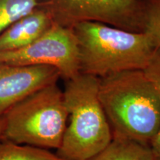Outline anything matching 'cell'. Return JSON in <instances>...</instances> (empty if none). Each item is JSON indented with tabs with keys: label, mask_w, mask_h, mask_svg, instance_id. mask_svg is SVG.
<instances>
[{
	"label": "cell",
	"mask_w": 160,
	"mask_h": 160,
	"mask_svg": "<svg viewBox=\"0 0 160 160\" xmlns=\"http://www.w3.org/2000/svg\"><path fill=\"white\" fill-rule=\"evenodd\" d=\"M99 96L113 138L151 145L160 131V93L145 71L101 78Z\"/></svg>",
	"instance_id": "1"
},
{
	"label": "cell",
	"mask_w": 160,
	"mask_h": 160,
	"mask_svg": "<svg viewBox=\"0 0 160 160\" xmlns=\"http://www.w3.org/2000/svg\"><path fill=\"white\" fill-rule=\"evenodd\" d=\"M79 51V73L99 79L120 72L145 70L154 48L142 33L96 22L73 27Z\"/></svg>",
	"instance_id": "2"
},
{
	"label": "cell",
	"mask_w": 160,
	"mask_h": 160,
	"mask_svg": "<svg viewBox=\"0 0 160 160\" xmlns=\"http://www.w3.org/2000/svg\"><path fill=\"white\" fill-rule=\"evenodd\" d=\"M99 78L79 73L65 81L64 97L69 113L61 147L57 154L64 160H90L113 140L108 120L99 96Z\"/></svg>",
	"instance_id": "3"
},
{
	"label": "cell",
	"mask_w": 160,
	"mask_h": 160,
	"mask_svg": "<svg viewBox=\"0 0 160 160\" xmlns=\"http://www.w3.org/2000/svg\"><path fill=\"white\" fill-rule=\"evenodd\" d=\"M2 140L43 149L61 147L69 113L57 83L38 90L5 114Z\"/></svg>",
	"instance_id": "4"
},
{
	"label": "cell",
	"mask_w": 160,
	"mask_h": 160,
	"mask_svg": "<svg viewBox=\"0 0 160 160\" xmlns=\"http://www.w3.org/2000/svg\"><path fill=\"white\" fill-rule=\"evenodd\" d=\"M55 23L73 28L84 22L106 24L128 31L142 33L139 0H40Z\"/></svg>",
	"instance_id": "5"
},
{
	"label": "cell",
	"mask_w": 160,
	"mask_h": 160,
	"mask_svg": "<svg viewBox=\"0 0 160 160\" xmlns=\"http://www.w3.org/2000/svg\"><path fill=\"white\" fill-rule=\"evenodd\" d=\"M0 63L13 66H51L68 81L79 74V51L73 28L55 24L24 48L0 53Z\"/></svg>",
	"instance_id": "6"
},
{
	"label": "cell",
	"mask_w": 160,
	"mask_h": 160,
	"mask_svg": "<svg viewBox=\"0 0 160 160\" xmlns=\"http://www.w3.org/2000/svg\"><path fill=\"white\" fill-rule=\"evenodd\" d=\"M59 78V71L51 66L0 63V117L38 90L57 83Z\"/></svg>",
	"instance_id": "7"
},
{
	"label": "cell",
	"mask_w": 160,
	"mask_h": 160,
	"mask_svg": "<svg viewBox=\"0 0 160 160\" xmlns=\"http://www.w3.org/2000/svg\"><path fill=\"white\" fill-rule=\"evenodd\" d=\"M51 13L39 7L0 33V53L24 48L55 25Z\"/></svg>",
	"instance_id": "8"
},
{
	"label": "cell",
	"mask_w": 160,
	"mask_h": 160,
	"mask_svg": "<svg viewBox=\"0 0 160 160\" xmlns=\"http://www.w3.org/2000/svg\"><path fill=\"white\" fill-rule=\"evenodd\" d=\"M151 146L131 140L113 138L110 145L90 160H157Z\"/></svg>",
	"instance_id": "9"
},
{
	"label": "cell",
	"mask_w": 160,
	"mask_h": 160,
	"mask_svg": "<svg viewBox=\"0 0 160 160\" xmlns=\"http://www.w3.org/2000/svg\"><path fill=\"white\" fill-rule=\"evenodd\" d=\"M0 160H64L48 150L0 141Z\"/></svg>",
	"instance_id": "10"
},
{
	"label": "cell",
	"mask_w": 160,
	"mask_h": 160,
	"mask_svg": "<svg viewBox=\"0 0 160 160\" xmlns=\"http://www.w3.org/2000/svg\"><path fill=\"white\" fill-rule=\"evenodd\" d=\"M139 1L142 6V33L153 48H160V0Z\"/></svg>",
	"instance_id": "11"
},
{
	"label": "cell",
	"mask_w": 160,
	"mask_h": 160,
	"mask_svg": "<svg viewBox=\"0 0 160 160\" xmlns=\"http://www.w3.org/2000/svg\"><path fill=\"white\" fill-rule=\"evenodd\" d=\"M39 7L40 0H0V33Z\"/></svg>",
	"instance_id": "12"
},
{
	"label": "cell",
	"mask_w": 160,
	"mask_h": 160,
	"mask_svg": "<svg viewBox=\"0 0 160 160\" xmlns=\"http://www.w3.org/2000/svg\"><path fill=\"white\" fill-rule=\"evenodd\" d=\"M144 71L150 79L155 84L160 93V48L154 50L148 65ZM151 147L157 157H160V131Z\"/></svg>",
	"instance_id": "13"
},
{
	"label": "cell",
	"mask_w": 160,
	"mask_h": 160,
	"mask_svg": "<svg viewBox=\"0 0 160 160\" xmlns=\"http://www.w3.org/2000/svg\"><path fill=\"white\" fill-rule=\"evenodd\" d=\"M5 127V115H3L2 116V117H0V141H1L2 138Z\"/></svg>",
	"instance_id": "14"
},
{
	"label": "cell",
	"mask_w": 160,
	"mask_h": 160,
	"mask_svg": "<svg viewBox=\"0 0 160 160\" xmlns=\"http://www.w3.org/2000/svg\"><path fill=\"white\" fill-rule=\"evenodd\" d=\"M157 160H160V157H157Z\"/></svg>",
	"instance_id": "15"
}]
</instances>
